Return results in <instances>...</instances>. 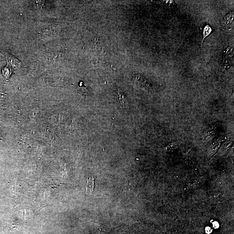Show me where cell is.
Returning <instances> with one entry per match:
<instances>
[{
  "mask_svg": "<svg viewBox=\"0 0 234 234\" xmlns=\"http://www.w3.org/2000/svg\"><path fill=\"white\" fill-rule=\"evenodd\" d=\"M7 62L9 64H11L12 66L14 67L15 68L18 67L20 65V62L17 59L13 57V56L9 55L7 57Z\"/></svg>",
  "mask_w": 234,
  "mask_h": 234,
  "instance_id": "cell-2",
  "label": "cell"
},
{
  "mask_svg": "<svg viewBox=\"0 0 234 234\" xmlns=\"http://www.w3.org/2000/svg\"><path fill=\"white\" fill-rule=\"evenodd\" d=\"M86 191L88 193H92L94 191V180L93 177L89 178L88 180L86 185Z\"/></svg>",
  "mask_w": 234,
  "mask_h": 234,
  "instance_id": "cell-4",
  "label": "cell"
},
{
  "mask_svg": "<svg viewBox=\"0 0 234 234\" xmlns=\"http://www.w3.org/2000/svg\"><path fill=\"white\" fill-rule=\"evenodd\" d=\"M115 96H116V99L117 102L119 103L120 106L122 108H125V96L124 94L122 92L119 91H117L115 94Z\"/></svg>",
  "mask_w": 234,
  "mask_h": 234,
  "instance_id": "cell-1",
  "label": "cell"
},
{
  "mask_svg": "<svg viewBox=\"0 0 234 234\" xmlns=\"http://www.w3.org/2000/svg\"><path fill=\"white\" fill-rule=\"evenodd\" d=\"M159 4H162L164 5H166V6L170 7V5H172L174 3L173 1H158Z\"/></svg>",
  "mask_w": 234,
  "mask_h": 234,
  "instance_id": "cell-6",
  "label": "cell"
},
{
  "mask_svg": "<svg viewBox=\"0 0 234 234\" xmlns=\"http://www.w3.org/2000/svg\"><path fill=\"white\" fill-rule=\"evenodd\" d=\"M213 227L214 228H218V227H219V225L218 224V223L217 222H214L213 223Z\"/></svg>",
  "mask_w": 234,
  "mask_h": 234,
  "instance_id": "cell-8",
  "label": "cell"
},
{
  "mask_svg": "<svg viewBox=\"0 0 234 234\" xmlns=\"http://www.w3.org/2000/svg\"><path fill=\"white\" fill-rule=\"evenodd\" d=\"M212 30V28L209 25H206L205 26L203 29V41H204V39L211 33Z\"/></svg>",
  "mask_w": 234,
  "mask_h": 234,
  "instance_id": "cell-5",
  "label": "cell"
},
{
  "mask_svg": "<svg viewBox=\"0 0 234 234\" xmlns=\"http://www.w3.org/2000/svg\"><path fill=\"white\" fill-rule=\"evenodd\" d=\"M224 23L226 26L232 25L234 22V11L226 15L223 20Z\"/></svg>",
  "mask_w": 234,
  "mask_h": 234,
  "instance_id": "cell-3",
  "label": "cell"
},
{
  "mask_svg": "<svg viewBox=\"0 0 234 234\" xmlns=\"http://www.w3.org/2000/svg\"><path fill=\"white\" fill-rule=\"evenodd\" d=\"M11 70H9L7 67H5V68H4V71L3 70V74L5 77L8 78L11 74Z\"/></svg>",
  "mask_w": 234,
  "mask_h": 234,
  "instance_id": "cell-7",
  "label": "cell"
}]
</instances>
